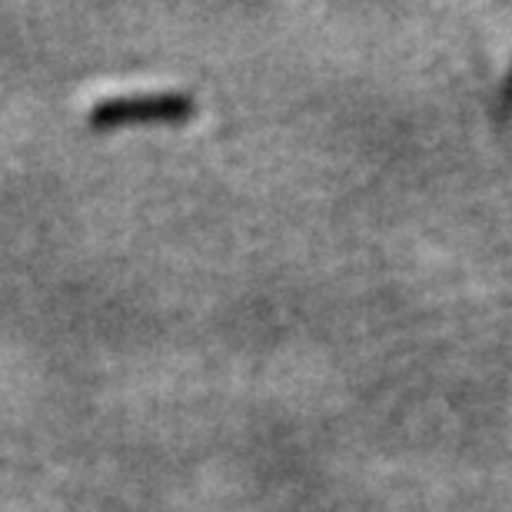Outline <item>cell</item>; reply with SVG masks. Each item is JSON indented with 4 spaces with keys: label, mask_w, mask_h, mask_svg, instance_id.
Wrapping results in <instances>:
<instances>
[{
    "label": "cell",
    "mask_w": 512,
    "mask_h": 512,
    "mask_svg": "<svg viewBox=\"0 0 512 512\" xmlns=\"http://www.w3.org/2000/svg\"><path fill=\"white\" fill-rule=\"evenodd\" d=\"M499 114H503V117L512 114V67H509V74L503 80V90H499Z\"/></svg>",
    "instance_id": "7a4b0ae2"
},
{
    "label": "cell",
    "mask_w": 512,
    "mask_h": 512,
    "mask_svg": "<svg viewBox=\"0 0 512 512\" xmlns=\"http://www.w3.org/2000/svg\"><path fill=\"white\" fill-rule=\"evenodd\" d=\"M197 117V100L190 94H130L97 100L87 114V124L94 130L127 127V124H187Z\"/></svg>",
    "instance_id": "6da1fadb"
}]
</instances>
